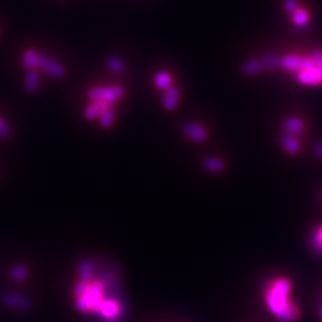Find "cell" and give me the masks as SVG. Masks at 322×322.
I'll return each mask as SVG.
<instances>
[{
  "label": "cell",
  "mask_w": 322,
  "mask_h": 322,
  "mask_svg": "<svg viewBox=\"0 0 322 322\" xmlns=\"http://www.w3.org/2000/svg\"><path fill=\"white\" fill-rule=\"evenodd\" d=\"M107 68H109V70L112 71L113 73L120 74V73L124 72L125 65L121 59H119L117 57H113L109 61H107Z\"/></svg>",
  "instance_id": "cell-18"
},
{
  "label": "cell",
  "mask_w": 322,
  "mask_h": 322,
  "mask_svg": "<svg viewBox=\"0 0 322 322\" xmlns=\"http://www.w3.org/2000/svg\"><path fill=\"white\" fill-rule=\"evenodd\" d=\"M284 8L285 11L288 13V14H293V13L298 9V3L297 0H286L284 3Z\"/></svg>",
  "instance_id": "cell-25"
},
{
  "label": "cell",
  "mask_w": 322,
  "mask_h": 322,
  "mask_svg": "<svg viewBox=\"0 0 322 322\" xmlns=\"http://www.w3.org/2000/svg\"><path fill=\"white\" fill-rule=\"evenodd\" d=\"M180 102V91L171 87L167 91H165L164 97H163V105L167 111H173L178 106Z\"/></svg>",
  "instance_id": "cell-7"
},
{
  "label": "cell",
  "mask_w": 322,
  "mask_h": 322,
  "mask_svg": "<svg viewBox=\"0 0 322 322\" xmlns=\"http://www.w3.org/2000/svg\"><path fill=\"white\" fill-rule=\"evenodd\" d=\"M320 316H321V318H322V307H321V311H320Z\"/></svg>",
  "instance_id": "cell-32"
},
{
  "label": "cell",
  "mask_w": 322,
  "mask_h": 322,
  "mask_svg": "<svg viewBox=\"0 0 322 322\" xmlns=\"http://www.w3.org/2000/svg\"><path fill=\"white\" fill-rule=\"evenodd\" d=\"M300 60L301 58L293 55H288L284 57V59L280 61V65L288 71H299L300 69Z\"/></svg>",
  "instance_id": "cell-13"
},
{
  "label": "cell",
  "mask_w": 322,
  "mask_h": 322,
  "mask_svg": "<svg viewBox=\"0 0 322 322\" xmlns=\"http://www.w3.org/2000/svg\"><path fill=\"white\" fill-rule=\"evenodd\" d=\"M281 144H283L285 150L290 154H297L300 150V144L298 140L291 133H287L281 138Z\"/></svg>",
  "instance_id": "cell-10"
},
{
  "label": "cell",
  "mask_w": 322,
  "mask_h": 322,
  "mask_svg": "<svg viewBox=\"0 0 322 322\" xmlns=\"http://www.w3.org/2000/svg\"><path fill=\"white\" fill-rule=\"evenodd\" d=\"M98 313H100L103 317L107 319H112L116 317L117 314L119 313V306L117 302L112 299H106V300L103 299Z\"/></svg>",
  "instance_id": "cell-9"
},
{
  "label": "cell",
  "mask_w": 322,
  "mask_h": 322,
  "mask_svg": "<svg viewBox=\"0 0 322 322\" xmlns=\"http://www.w3.org/2000/svg\"><path fill=\"white\" fill-rule=\"evenodd\" d=\"M38 60H39V53L35 49L30 48L28 50H25L22 57L23 67L28 71L34 70L38 65Z\"/></svg>",
  "instance_id": "cell-11"
},
{
  "label": "cell",
  "mask_w": 322,
  "mask_h": 322,
  "mask_svg": "<svg viewBox=\"0 0 322 322\" xmlns=\"http://www.w3.org/2000/svg\"><path fill=\"white\" fill-rule=\"evenodd\" d=\"M184 132L188 138L195 141V142H203L208 137V133H207V130L205 129V127L201 126L200 124H197V123L186 124L184 127Z\"/></svg>",
  "instance_id": "cell-5"
},
{
  "label": "cell",
  "mask_w": 322,
  "mask_h": 322,
  "mask_svg": "<svg viewBox=\"0 0 322 322\" xmlns=\"http://www.w3.org/2000/svg\"><path fill=\"white\" fill-rule=\"evenodd\" d=\"M11 135V128L9 124L5 121L3 117H0V138L7 139Z\"/></svg>",
  "instance_id": "cell-23"
},
{
  "label": "cell",
  "mask_w": 322,
  "mask_h": 322,
  "mask_svg": "<svg viewBox=\"0 0 322 322\" xmlns=\"http://www.w3.org/2000/svg\"><path fill=\"white\" fill-rule=\"evenodd\" d=\"M242 70L247 75H256L263 70V64L256 60H250L243 65Z\"/></svg>",
  "instance_id": "cell-15"
},
{
  "label": "cell",
  "mask_w": 322,
  "mask_h": 322,
  "mask_svg": "<svg viewBox=\"0 0 322 322\" xmlns=\"http://www.w3.org/2000/svg\"><path fill=\"white\" fill-rule=\"evenodd\" d=\"M295 78L302 85L322 86V69L314 66L311 69L297 71Z\"/></svg>",
  "instance_id": "cell-4"
},
{
  "label": "cell",
  "mask_w": 322,
  "mask_h": 322,
  "mask_svg": "<svg viewBox=\"0 0 322 322\" xmlns=\"http://www.w3.org/2000/svg\"><path fill=\"white\" fill-rule=\"evenodd\" d=\"M109 107H111V105L107 104L106 102L93 101V103H91L86 107V110L84 112V117L87 120L97 119L105 110L109 109Z\"/></svg>",
  "instance_id": "cell-6"
},
{
  "label": "cell",
  "mask_w": 322,
  "mask_h": 322,
  "mask_svg": "<svg viewBox=\"0 0 322 322\" xmlns=\"http://www.w3.org/2000/svg\"><path fill=\"white\" fill-rule=\"evenodd\" d=\"M284 127L291 135H297L304 129V124L301 119L297 117H290L285 120Z\"/></svg>",
  "instance_id": "cell-12"
},
{
  "label": "cell",
  "mask_w": 322,
  "mask_h": 322,
  "mask_svg": "<svg viewBox=\"0 0 322 322\" xmlns=\"http://www.w3.org/2000/svg\"><path fill=\"white\" fill-rule=\"evenodd\" d=\"M291 283L286 278L275 280L266 294V301L271 312L280 321L288 322L299 318L298 307L288 299Z\"/></svg>",
  "instance_id": "cell-1"
},
{
  "label": "cell",
  "mask_w": 322,
  "mask_h": 322,
  "mask_svg": "<svg viewBox=\"0 0 322 322\" xmlns=\"http://www.w3.org/2000/svg\"><path fill=\"white\" fill-rule=\"evenodd\" d=\"M205 167L212 172H220L224 169V163L218 157L209 156L205 159Z\"/></svg>",
  "instance_id": "cell-17"
},
{
  "label": "cell",
  "mask_w": 322,
  "mask_h": 322,
  "mask_svg": "<svg viewBox=\"0 0 322 322\" xmlns=\"http://www.w3.org/2000/svg\"><path fill=\"white\" fill-rule=\"evenodd\" d=\"M315 152L316 154L322 158V143H317L315 146Z\"/></svg>",
  "instance_id": "cell-31"
},
{
  "label": "cell",
  "mask_w": 322,
  "mask_h": 322,
  "mask_svg": "<svg viewBox=\"0 0 322 322\" xmlns=\"http://www.w3.org/2000/svg\"><path fill=\"white\" fill-rule=\"evenodd\" d=\"M114 120H115V113L111 109V107H109V109L105 110L99 116V125H100L101 128L107 129V128H110L113 125Z\"/></svg>",
  "instance_id": "cell-16"
},
{
  "label": "cell",
  "mask_w": 322,
  "mask_h": 322,
  "mask_svg": "<svg viewBox=\"0 0 322 322\" xmlns=\"http://www.w3.org/2000/svg\"><path fill=\"white\" fill-rule=\"evenodd\" d=\"M79 276L84 281H89L92 277V263L84 261L79 267Z\"/></svg>",
  "instance_id": "cell-20"
},
{
  "label": "cell",
  "mask_w": 322,
  "mask_h": 322,
  "mask_svg": "<svg viewBox=\"0 0 322 322\" xmlns=\"http://www.w3.org/2000/svg\"><path fill=\"white\" fill-rule=\"evenodd\" d=\"M124 96V89L121 86L93 87L88 91V97L92 101H103L112 105Z\"/></svg>",
  "instance_id": "cell-2"
},
{
  "label": "cell",
  "mask_w": 322,
  "mask_h": 322,
  "mask_svg": "<svg viewBox=\"0 0 322 322\" xmlns=\"http://www.w3.org/2000/svg\"><path fill=\"white\" fill-rule=\"evenodd\" d=\"M76 307L77 310L80 312H88L91 310V307L88 303V301L86 300L85 297H78L76 300Z\"/></svg>",
  "instance_id": "cell-26"
},
{
  "label": "cell",
  "mask_w": 322,
  "mask_h": 322,
  "mask_svg": "<svg viewBox=\"0 0 322 322\" xmlns=\"http://www.w3.org/2000/svg\"><path fill=\"white\" fill-rule=\"evenodd\" d=\"M37 67L41 71L56 78L64 76L66 72L65 67L60 62L52 60L51 58L44 55H39Z\"/></svg>",
  "instance_id": "cell-3"
},
{
  "label": "cell",
  "mask_w": 322,
  "mask_h": 322,
  "mask_svg": "<svg viewBox=\"0 0 322 322\" xmlns=\"http://www.w3.org/2000/svg\"><path fill=\"white\" fill-rule=\"evenodd\" d=\"M312 61L314 62V65L318 68L322 69V51L321 50H315L313 51L311 56Z\"/></svg>",
  "instance_id": "cell-29"
},
{
  "label": "cell",
  "mask_w": 322,
  "mask_h": 322,
  "mask_svg": "<svg viewBox=\"0 0 322 322\" xmlns=\"http://www.w3.org/2000/svg\"><path fill=\"white\" fill-rule=\"evenodd\" d=\"M154 84L157 89L167 91L172 87V78L167 72H158L154 76Z\"/></svg>",
  "instance_id": "cell-14"
},
{
  "label": "cell",
  "mask_w": 322,
  "mask_h": 322,
  "mask_svg": "<svg viewBox=\"0 0 322 322\" xmlns=\"http://www.w3.org/2000/svg\"><path fill=\"white\" fill-rule=\"evenodd\" d=\"M6 302L12 306H18V307H25L28 302L26 300L18 295H8L6 297Z\"/></svg>",
  "instance_id": "cell-21"
},
{
  "label": "cell",
  "mask_w": 322,
  "mask_h": 322,
  "mask_svg": "<svg viewBox=\"0 0 322 322\" xmlns=\"http://www.w3.org/2000/svg\"><path fill=\"white\" fill-rule=\"evenodd\" d=\"M40 82H41V78H40V74L38 73V71L30 70L25 74L24 87L28 92L36 93L40 89V85H41Z\"/></svg>",
  "instance_id": "cell-8"
},
{
  "label": "cell",
  "mask_w": 322,
  "mask_h": 322,
  "mask_svg": "<svg viewBox=\"0 0 322 322\" xmlns=\"http://www.w3.org/2000/svg\"><path fill=\"white\" fill-rule=\"evenodd\" d=\"M315 65H314V62L312 61L311 57H304V58H301L300 60V70H307V69H311L313 68Z\"/></svg>",
  "instance_id": "cell-27"
},
{
  "label": "cell",
  "mask_w": 322,
  "mask_h": 322,
  "mask_svg": "<svg viewBox=\"0 0 322 322\" xmlns=\"http://www.w3.org/2000/svg\"><path fill=\"white\" fill-rule=\"evenodd\" d=\"M13 277L16 280H23L26 277V270L23 267H15L13 270Z\"/></svg>",
  "instance_id": "cell-28"
},
{
  "label": "cell",
  "mask_w": 322,
  "mask_h": 322,
  "mask_svg": "<svg viewBox=\"0 0 322 322\" xmlns=\"http://www.w3.org/2000/svg\"><path fill=\"white\" fill-rule=\"evenodd\" d=\"M90 283L89 281H82V283H79L75 288H74V294L76 295V297H83L85 295L88 293L89 289H90Z\"/></svg>",
  "instance_id": "cell-22"
},
{
  "label": "cell",
  "mask_w": 322,
  "mask_h": 322,
  "mask_svg": "<svg viewBox=\"0 0 322 322\" xmlns=\"http://www.w3.org/2000/svg\"><path fill=\"white\" fill-rule=\"evenodd\" d=\"M279 64H280V62L278 61L277 58H275V57H267V58L264 60V65H263V67L265 66L267 69L272 70V69H276Z\"/></svg>",
  "instance_id": "cell-24"
},
{
  "label": "cell",
  "mask_w": 322,
  "mask_h": 322,
  "mask_svg": "<svg viewBox=\"0 0 322 322\" xmlns=\"http://www.w3.org/2000/svg\"><path fill=\"white\" fill-rule=\"evenodd\" d=\"M292 20L297 26H304L308 22V13L305 10L298 8L292 14Z\"/></svg>",
  "instance_id": "cell-19"
},
{
  "label": "cell",
  "mask_w": 322,
  "mask_h": 322,
  "mask_svg": "<svg viewBox=\"0 0 322 322\" xmlns=\"http://www.w3.org/2000/svg\"><path fill=\"white\" fill-rule=\"evenodd\" d=\"M314 246L316 250L322 252V226L316 233V236L314 238Z\"/></svg>",
  "instance_id": "cell-30"
}]
</instances>
